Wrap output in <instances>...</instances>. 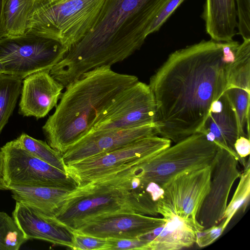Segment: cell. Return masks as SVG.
Wrapping results in <instances>:
<instances>
[{"instance_id":"33","label":"cell","mask_w":250,"mask_h":250,"mask_svg":"<svg viewBox=\"0 0 250 250\" xmlns=\"http://www.w3.org/2000/svg\"><path fill=\"white\" fill-rule=\"evenodd\" d=\"M145 189L150 195L153 200L156 202L162 197L164 193L163 188L154 182L147 184L145 187Z\"/></svg>"},{"instance_id":"24","label":"cell","mask_w":250,"mask_h":250,"mask_svg":"<svg viewBox=\"0 0 250 250\" xmlns=\"http://www.w3.org/2000/svg\"><path fill=\"white\" fill-rule=\"evenodd\" d=\"M16 140L21 146L40 159L67 172V167L62 155L52 148L47 143L32 138L24 133Z\"/></svg>"},{"instance_id":"11","label":"cell","mask_w":250,"mask_h":250,"mask_svg":"<svg viewBox=\"0 0 250 250\" xmlns=\"http://www.w3.org/2000/svg\"><path fill=\"white\" fill-rule=\"evenodd\" d=\"M156 106L148 85L137 82L119 94L92 129H126L155 123Z\"/></svg>"},{"instance_id":"21","label":"cell","mask_w":250,"mask_h":250,"mask_svg":"<svg viewBox=\"0 0 250 250\" xmlns=\"http://www.w3.org/2000/svg\"><path fill=\"white\" fill-rule=\"evenodd\" d=\"M36 0H2L5 37L24 34L27 30Z\"/></svg>"},{"instance_id":"10","label":"cell","mask_w":250,"mask_h":250,"mask_svg":"<svg viewBox=\"0 0 250 250\" xmlns=\"http://www.w3.org/2000/svg\"><path fill=\"white\" fill-rule=\"evenodd\" d=\"M4 156L5 186L51 187L74 189L78 184L67 172L40 159L16 139L0 148Z\"/></svg>"},{"instance_id":"25","label":"cell","mask_w":250,"mask_h":250,"mask_svg":"<svg viewBox=\"0 0 250 250\" xmlns=\"http://www.w3.org/2000/svg\"><path fill=\"white\" fill-rule=\"evenodd\" d=\"M244 169L240 175V180L233 196L226 207L222 220L225 230L229 222L241 208L243 212L247 208L250 195V160L246 162Z\"/></svg>"},{"instance_id":"3","label":"cell","mask_w":250,"mask_h":250,"mask_svg":"<svg viewBox=\"0 0 250 250\" xmlns=\"http://www.w3.org/2000/svg\"><path fill=\"white\" fill-rule=\"evenodd\" d=\"M134 75L102 66L84 73L62 93L42 126L47 144L62 155L87 134L121 92L138 82Z\"/></svg>"},{"instance_id":"12","label":"cell","mask_w":250,"mask_h":250,"mask_svg":"<svg viewBox=\"0 0 250 250\" xmlns=\"http://www.w3.org/2000/svg\"><path fill=\"white\" fill-rule=\"evenodd\" d=\"M240 159L227 150L218 146L210 164L209 190L197 216L204 229L220 223L224 214L231 188L241 172Z\"/></svg>"},{"instance_id":"15","label":"cell","mask_w":250,"mask_h":250,"mask_svg":"<svg viewBox=\"0 0 250 250\" xmlns=\"http://www.w3.org/2000/svg\"><path fill=\"white\" fill-rule=\"evenodd\" d=\"M50 71L41 70L24 78L19 104L20 114L39 119L57 106L64 87L51 76Z\"/></svg>"},{"instance_id":"31","label":"cell","mask_w":250,"mask_h":250,"mask_svg":"<svg viewBox=\"0 0 250 250\" xmlns=\"http://www.w3.org/2000/svg\"><path fill=\"white\" fill-rule=\"evenodd\" d=\"M224 220L220 224L195 231V243L200 248L208 246L214 242L222 234Z\"/></svg>"},{"instance_id":"2","label":"cell","mask_w":250,"mask_h":250,"mask_svg":"<svg viewBox=\"0 0 250 250\" xmlns=\"http://www.w3.org/2000/svg\"><path fill=\"white\" fill-rule=\"evenodd\" d=\"M167 0H105L93 26L60 62L73 80L127 59L144 44L155 16Z\"/></svg>"},{"instance_id":"28","label":"cell","mask_w":250,"mask_h":250,"mask_svg":"<svg viewBox=\"0 0 250 250\" xmlns=\"http://www.w3.org/2000/svg\"><path fill=\"white\" fill-rule=\"evenodd\" d=\"M238 34L243 40L250 39V0H235Z\"/></svg>"},{"instance_id":"1","label":"cell","mask_w":250,"mask_h":250,"mask_svg":"<svg viewBox=\"0 0 250 250\" xmlns=\"http://www.w3.org/2000/svg\"><path fill=\"white\" fill-rule=\"evenodd\" d=\"M224 42L203 40L171 53L150 77L158 135L177 143L198 133L227 87Z\"/></svg>"},{"instance_id":"4","label":"cell","mask_w":250,"mask_h":250,"mask_svg":"<svg viewBox=\"0 0 250 250\" xmlns=\"http://www.w3.org/2000/svg\"><path fill=\"white\" fill-rule=\"evenodd\" d=\"M78 186L68 194L52 218L72 231L101 215L133 212L158 216L157 202L141 188L136 166Z\"/></svg>"},{"instance_id":"22","label":"cell","mask_w":250,"mask_h":250,"mask_svg":"<svg viewBox=\"0 0 250 250\" xmlns=\"http://www.w3.org/2000/svg\"><path fill=\"white\" fill-rule=\"evenodd\" d=\"M226 89L238 88L250 92V39L243 40L234 61L226 64Z\"/></svg>"},{"instance_id":"16","label":"cell","mask_w":250,"mask_h":250,"mask_svg":"<svg viewBox=\"0 0 250 250\" xmlns=\"http://www.w3.org/2000/svg\"><path fill=\"white\" fill-rule=\"evenodd\" d=\"M12 217L27 240H42L71 249L72 231L37 209L16 202Z\"/></svg>"},{"instance_id":"35","label":"cell","mask_w":250,"mask_h":250,"mask_svg":"<svg viewBox=\"0 0 250 250\" xmlns=\"http://www.w3.org/2000/svg\"><path fill=\"white\" fill-rule=\"evenodd\" d=\"M5 37L2 13V0H0V40Z\"/></svg>"},{"instance_id":"17","label":"cell","mask_w":250,"mask_h":250,"mask_svg":"<svg viewBox=\"0 0 250 250\" xmlns=\"http://www.w3.org/2000/svg\"><path fill=\"white\" fill-rule=\"evenodd\" d=\"M198 133L203 134L208 140L215 143L238 157L234 145L240 137L235 110L224 92L212 104L208 115Z\"/></svg>"},{"instance_id":"18","label":"cell","mask_w":250,"mask_h":250,"mask_svg":"<svg viewBox=\"0 0 250 250\" xmlns=\"http://www.w3.org/2000/svg\"><path fill=\"white\" fill-rule=\"evenodd\" d=\"M201 16L211 39L233 41L237 25L235 0H206Z\"/></svg>"},{"instance_id":"34","label":"cell","mask_w":250,"mask_h":250,"mask_svg":"<svg viewBox=\"0 0 250 250\" xmlns=\"http://www.w3.org/2000/svg\"><path fill=\"white\" fill-rule=\"evenodd\" d=\"M0 187L1 189H7L5 186L4 156L1 150H0Z\"/></svg>"},{"instance_id":"29","label":"cell","mask_w":250,"mask_h":250,"mask_svg":"<svg viewBox=\"0 0 250 250\" xmlns=\"http://www.w3.org/2000/svg\"><path fill=\"white\" fill-rule=\"evenodd\" d=\"M185 0H167L161 7L147 31V36L159 31L162 26Z\"/></svg>"},{"instance_id":"9","label":"cell","mask_w":250,"mask_h":250,"mask_svg":"<svg viewBox=\"0 0 250 250\" xmlns=\"http://www.w3.org/2000/svg\"><path fill=\"white\" fill-rule=\"evenodd\" d=\"M210 165L180 173L161 187L162 197L157 201L159 214L172 213L192 227L196 231L204 228L197 216L209 190Z\"/></svg>"},{"instance_id":"30","label":"cell","mask_w":250,"mask_h":250,"mask_svg":"<svg viewBox=\"0 0 250 250\" xmlns=\"http://www.w3.org/2000/svg\"><path fill=\"white\" fill-rule=\"evenodd\" d=\"M108 250H144L149 242L140 238H107Z\"/></svg>"},{"instance_id":"19","label":"cell","mask_w":250,"mask_h":250,"mask_svg":"<svg viewBox=\"0 0 250 250\" xmlns=\"http://www.w3.org/2000/svg\"><path fill=\"white\" fill-rule=\"evenodd\" d=\"M73 189L44 186L13 187L9 188L16 202L32 207L51 217Z\"/></svg>"},{"instance_id":"26","label":"cell","mask_w":250,"mask_h":250,"mask_svg":"<svg viewBox=\"0 0 250 250\" xmlns=\"http://www.w3.org/2000/svg\"><path fill=\"white\" fill-rule=\"evenodd\" d=\"M27 241L14 218L0 211V250H18Z\"/></svg>"},{"instance_id":"27","label":"cell","mask_w":250,"mask_h":250,"mask_svg":"<svg viewBox=\"0 0 250 250\" xmlns=\"http://www.w3.org/2000/svg\"><path fill=\"white\" fill-rule=\"evenodd\" d=\"M74 250H108L107 239L72 230Z\"/></svg>"},{"instance_id":"32","label":"cell","mask_w":250,"mask_h":250,"mask_svg":"<svg viewBox=\"0 0 250 250\" xmlns=\"http://www.w3.org/2000/svg\"><path fill=\"white\" fill-rule=\"evenodd\" d=\"M234 147L235 152L242 160L244 167L247 162L245 158L250 153V139L244 136H240L236 140Z\"/></svg>"},{"instance_id":"37","label":"cell","mask_w":250,"mask_h":250,"mask_svg":"<svg viewBox=\"0 0 250 250\" xmlns=\"http://www.w3.org/2000/svg\"><path fill=\"white\" fill-rule=\"evenodd\" d=\"M0 189H1V188H0Z\"/></svg>"},{"instance_id":"6","label":"cell","mask_w":250,"mask_h":250,"mask_svg":"<svg viewBox=\"0 0 250 250\" xmlns=\"http://www.w3.org/2000/svg\"><path fill=\"white\" fill-rule=\"evenodd\" d=\"M218 147L203 134H193L137 165L135 176L143 189L150 182L162 187L180 173L209 165Z\"/></svg>"},{"instance_id":"8","label":"cell","mask_w":250,"mask_h":250,"mask_svg":"<svg viewBox=\"0 0 250 250\" xmlns=\"http://www.w3.org/2000/svg\"><path fill=\"white\" fill-rule=\"evenodd\" d=\"M171 142L157 135L146 137L67 165V172L81 186L139 165L170 146Z\"/></svg>"},{"instance_id":"7","label":"cell","mask_w":250,"mask_h":250,"mask_svg":"<svg viewBox=\"0 0 250 250\" xmlns=\"http://www.w3.org/2000/svg\"><path fill=\"white\" fill-rule=\"evenodd\" d=\"M68 48L59 42L30 30L0 40V62L3 74L23 80L43 70H51Z\"/></svg>"},{"instance_id":"13","label":"cell","mask_w":250,"mask_h":250,"mask_svg":"<svg viewBox=\"0 0 250 250\" xmlns=\"http://www.w3.org/2000/svg\"><path fill=\"white\" fill-rule=\"evenodd\" d=\"M155 123L126 129H91L62 154L66 166L112 151L138 139L157 135Z\"/></svg>"},{"instance_id":"36","label":"cell","mask_w":250,"mask_h":250,"mask_svg":"<svg viewBox=\"0 0 250 250\" xmlns=\"http://www.w3.org/2000/svg\"><path fill=\"white\" fill-rule=\"evenodd\" d=\"M2 74H3V69L2 65L0 62V75Z\"/></svg>"},{"instance_id":"23","label":"cell","mask_w":250,"mask_h":250,"mask_svg":"<svg viewBox=\"0 0 250 250\" xmlns=\"http://www.w3.org/2000/svg\"><path fill=\"white\" fill-rule=\"evenodd\" d=\"M22 80L11 75H0V134L15 107L21 93Z\"/></svg>"},{"instance_id":"14","label":"cell","mask_w":250,"mask_h":250,"mask_svg":"<svg viewBox=\"0 0 250 250\" xmlns=\"http://www.w3.org/2000/svg\"><path fill=\"white\" fill-rule=\"evenodd\" d=\"M166 222L164 218L136 213H115L93 217L74 230L105 239L134 238L145 235Z\"/></svg>"},{"instance_id":"20","label":"cell","mask_w":250,"mask_h":250,"mask_svg":"<svg viewBox=\"0 0 250 250\" xmlns=\"http://www.w3.org/2000/svg\"><path fill=\"white\" fill-rule=\"evenodd\" d=\"M161 214L166 220L159 235L150 241L144 250H179L195 243V229L178 216L167 212Z\"/></svg>"},{"instance_id":"5","label":"cell","mask_w":250,"mask_h":250,"mask_svg":"<svg viewBox=\"0 0 250 250\" xmlns=\"http://www.w3.org/2000/svg\"><path fill=\"white\" fill-rule=\"evenodd\" d=\"M105 0H36L27 30L68 48L90 30Z\"/></svg>"}]
</instances>
